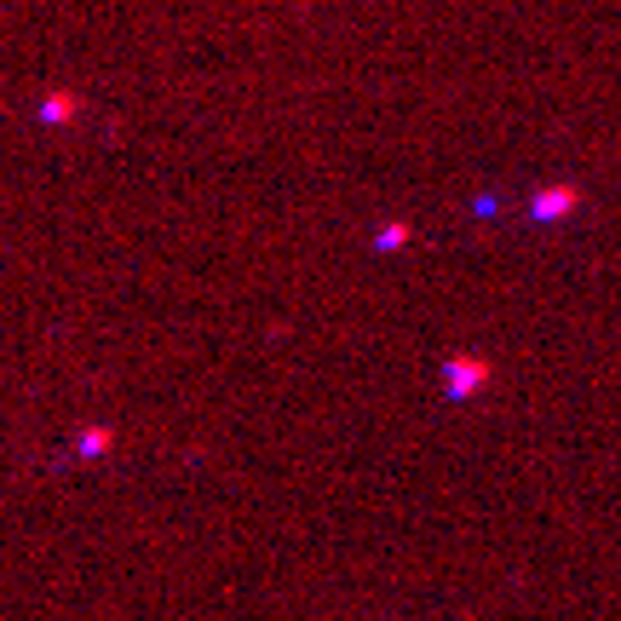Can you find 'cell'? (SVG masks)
<instances>
[{"label": "cell", "instance_id": "1", "mask_svg": "<svg viewBox=\"0 0 621 621\" xmlns=\"http://www.w3.org/2000/svg\"><path fill=\"white\" fill-rule=\"evenodd\" d=\"M489 380H495V363H489V357H472V351H455V357H443V397L466 403V397H478Z\"/></svg>", "mask_w": 621, "mask_h": 621}, {"label": "cell", "instance_id": "2", "mask_svg": "<svg viewBox=\"0 0 621 621\" xmlns=\"http://www.w3.org/2000/svg\"><path fill=\"white\" fill-rule=\"evenodd\" d=\"M575 207H581V184H547V190H535L529 219L535 225H558V219H570Z\"/></svg>", "mask_w": 621, "mask_h": 621}, {"label": "cell", "instance_id": "3", "mask_svg": "<svg viewBox=\"0 0 621 621\" xmlns=\"http://www.w3.org/2000/svg\"><path fill=\"white\" fill-rule=\"evenodd\" d=\"M75 115H81V98H75V92H46L41 98V121L46 127H69V121H75Z\"/></svg>", "mask_w": 621, "mask_h": 621}, {"label": "cell", "instance_id": "4", "mask_svg": "<svg viewBox=\"0 0 621 621\" xmlns=\"http://www.w3.org/2000/svg\"><path fill=\"white\" fill-rule=\"evenodd\" d=\"M115 449V426H87V432L75 437V455L81 460H98V455H110Z\"/></svg>", "mask_w": 621, "mask_h": 621}, {"label": "cell", "instance_id": "5", "mask_svg": "<svg viewBox=\"0 0 621 621\" xmlns=\"http://www.w3.org/2000/svg\"><path fill=\"white\" fill-rule=\"evenodd\" d=\"M409 242H414V230L403 225V219H397V225H380V236H374L380 253H397V248H409Z\"/></svg>", "mask_w": 621, "mask_h": 621}]
</instances>
